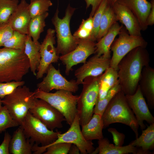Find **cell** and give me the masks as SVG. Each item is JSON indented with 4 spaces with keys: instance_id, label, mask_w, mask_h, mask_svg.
Instances as JSON below:
<instances>
[{
    "instance_id": "1",
    "label": "cell",
    "mask_w": 154,
    "mask_h": 154,
    "mask_svg": "<svg viewBox=\"0 0 154 154\" xmlns=\"http://www.w3.org/2000/svg\"><path fill=\"white\" fill-rule=\"evenodd\" d=\"M149 58L146 48L136 47L120 61L117 66L118 81L121 90L125 95L135 92L143 68L149 65Z\"/></svg>"
},
{
    "instance_id": "2",
    "label": "cell",
    "mask_w": 154,
    "mask_h": 154,
    "mask_svg": "<svg viewBox=\"0 0 154 154\" xmlns=\"http://www.w3.org/2000/svg\"><path fill=\"white\" fill-rule=\"evenodd\" d=\"M30 67L24 49L0 48V82L22 81Z\"/></svg>"
},
{
    "instance_id": "3",
    "label": "cell",
    "mask_w": 154,
    "mask_h": 154,
    "mask_svg": "<svg viewBox=\"0 0 154 154\" xmlns=\"http://www.w3.org/2000/svg\"><path fill=\"white\" fill-rule=\"evenodd\" d=\"M104 128L110 125L120 123L129 126L138 137V128L135 116L127 101L125 95L120 90L112 98L102 116Z\"/></svg>"
},
{
    "instance_id": "4",
    "label": "cell",
    "mask_w": 154,
    "mask_h": 154,
    "mask_svg": "<svg viewBox=\"0 0 154 154\" xmlns=\"http://www.w3.org/2000/svg\"><path fill=\"white\" fill-rule=\"evenodd\" d=\"M36 97L46 102L64 116L67 124L70 125L77 113V105L79 96L65 90H59L54 93L43 92L37 88L34 92Z\"/></svg>"
},
{
    "instance_id": "5",
    "label": "cell",
    "mask_w": 154,
    "mask_h": 154,
    "mask_svg": "<svg viewBox=\"0 0 154 154\" xmlns=\"http://www.w3.org/2000/svg\"><path fill=\"white\" fill-rule=\"evenodd\" d=\"M76 8L69 4L66 9L64 16L62 19L58 16V5L52 22L55 28L57 37V46L56 47L57 54L61 55L66 54L74 49L77 46L79 40L71 33L70 21Z\"/></svg>"
},
{
    "instance_id": "6",
    "label": "cell",
    "mask_w": 154,
    "mask_h": 154,
    "mask_svg": "<svg viewBox=\"0 0 154 154\" xmlns=\"http://www.w3.org/2000/svg\"><path fill=\"white\" fill-rule=\"evenodd\" d=\"M37 98L34 92L23 85L17 88L2 99V102L12 118L20 125L29 110L34 106Z\"/></svg>"
},
{
    "instance_id": "7",
    "label": "cell",
    "mask_w": 154,
    "mask_h": 154,
    "mask_svg": "<svg viewBox=\"0 0 154 154\" xmlns=\"http://www.w3.org/2000/svg\"><path fill=\"white\" fill-rule=\"evenodd\" d=\"M100 76L86 78L77 105L80 125L87 123L94 114V109L98 99Z\"/></svg>"
},
{
    "instance_id": "8",
    "label": "cell",
    "mask_w": 154,
    "mask_h": 154,
    "mask_svg": "<svg viewBox=\"0 0 154 154\" xmlns=\"http://www.w3.org/2000/svg\"><path fill=\"white\" fill-rule=\"evenodd\" d=\"M26 137L33 144L47 146L55 141L60 133L48 129L29 111L20 125Z\"/></svg>"
},
{
    "instance_id": "9",
    "label": "cell",
    "mask_w": 154,
    "mask_h": 154,
    "mask_svg": "<svg viewBox=\"0 0 154 154\" xmlns=\"http://www.w3.org/2000/svg\"><path fill=\"white\" fill-rule=\"evenodd\" d=\"M123 27L118 37L114 40L110 47L112 52L110 67L117 71L118 64L121 60L133 49L138 47L146 48L147 42L142 36L130 35Z\"/></svg>"
},
{
    "instance_id": "10",
    "label": "cell",
    "mask_w": 154,
    "mask_h": 154,
    "mask_svg": "<svg viewBox=\"0 0 154 154\" xmlns=\"http://www.w3.org/2000/svg\"><path fill=\"white\" fill-rule=\"evenodd\" d=\"M68 130L63 133L58 134L56 139L50 144L46 146H39L38 150L40 153L46 151L47 147L51 145L59 143H71L76 145L82 154H91L95 149L92 141L87 140L84 137L80 128L79 117L78 113L70 125Z\"/></svg>"
},
{
    "instance_id": "11",
    "label": "cell",
    "mask_w": 154,
    "mask_h": 154,
    "mask_svg": "<svg viewBox=\"0 0 154 154\" xmlns=\"http://www.w3.org/2000/svg\"><path fill=\"white\" fill-rule=\"evenodd\" d=\"M29 111L51 130L62 128V122L66 121L64 116L60 112L41 99L37 98L34 106Z\"/></svg>"
},
{
    "instance_id": "12",
    "label": "cell",
    "mask_w": 154,
    "mask_h": 154,
    "mask_svg": "<svg viewBox=\"0 0 154 154\" xmlns=\"http://www.w3.org/2000/svg\"><path fill=\"white\" fill-rule=\"evenodd\" d=\"M46 75L43 80L37 84V88L44 92H49L53 90H65L75 93L78 89L76 81L68 80L56 69L52 64L49 66Z\"/></svg>"
},
{
    "instance_id": "13",
    "label": "cell",
    "mask_w": 154,
    "mask_h": 154,
    "mask_svg": "<svg viewBox=\"0 0 154 154\" xmlns=\"http://www.w3.org/2000/svg\"><path fill=\"white\" fill-rule=\"evenodd\" d=\"M55 31L49 28L43 41L40 44V59L37 72V79L42 78L46 73L49 65L53 63H56L59 59V56L57 54L55 44Z\"/></svg>"
},
{
    "instance_id": "14",
    "label": "cell",
    "mask_w": 154,
    "mask_h": 154,
    "mask_svg": "<svg viewBox=\"0 0 154 154\" xmlns=\"http://www.w3.org/2000/svg\"><path fill=\"white\" fill-rule=\"evenodd\" d=\"M96 50L95 42L88 40H79L74 49L59 56V59L65 66L66 75L69 74L74 66L85 63L90 56L96 53Z\"/></svg>"
},
{
    "instance_id": "15",
    "label": "cell",
    "mask_w": 154,
    "mask_h": 154,
    "mask_svg": "<svg viewBox=\"0 0 154 154\" xmlns=\"http://www.w3.org/2000/svg\"><path fill=\"white\" fill-rule=\"evenodd\" d=\"M111 58L96 54L74 72L76 82L78 85L83 84L84 80L89 77H97L101 75L110 66Z\"/></svg>"
},
{
    "instance_id": "16",
    "label": "cell",
    "mask_w": 154,
    "mask_h": 154,
    "mask_svg": "<svg viewBox=\"0 0 154 154\" xmlns=\"http://www.w3.org/2000/svg\"><path fill=\"white\" fill-rule=\"evenodd\" d=\"M125 96L129 107L135 115L138 124L141 129L143 130L145 127L144 121L149 124L154 123V117L149 110L139 85L133 94Z\"/></svg>"
},
{
    "instance_id": "17",
    "label": "cell",
    "mask_w": 154,
    "mask_h": 154,
    "mask_svg": "<svg viewBox=\"0 0 154 154\" xmlns=\"http://www.w3.org/2000/svg\"><path fill=\"white\" fill-rule=\"evenodd\" d=\"M118 21L124 25L130 35L142 36L139 24L131 11L126 7L116 2L112 6Z\"/></svg>"
},
{
    "instance_id": "18",
    "label": "cell",
    "mask_w": 154,
    "mask_h": 154,
    "mask_svg": "<svg viewBox=\"0 0 154 154\" xmlns=\"http://www.w3.org/2000/svg\"><path fill=\"white\" fill-rule=\"evenodd\" d=\"M28 4L25 0H21L11 15L8 21L14 31L28 34V27L31 19Z\"/></svg>"
},
{
    "instance_id": "19",
    "label": "cell",
    "mask_w": 154,
    "mask_h": 154,
    "mask_svg": "<svg viewBox=\"0 0 154 154\" xmlns=\"http://www.w3.org/2000/svg\"><path fill=\"white\" fill-rule=\"evenodd\" d=\"M116 2L131 11L137 19L142 31L147 29L146 20L151 7L150 2L147 0H117Z\"/></svg>"
},
{
    "instance_id": "20",
    "label": "cell",
    "mask_w": 154,
    "mask_h": 154,
    "mask_svg": "<svg viewBox=\"0 0 154 154\" xmlns=\"http://www.w3.org/2000/svg\"><path fill=\"white\" fill-rule=\"evenodd\" d=\"M150 109L154 108V69L149 65L142 70L139 85Z\"/></svg>"
},
{
    "instance_id": "21",
    "label": "cell",
    "mask_w": 154,
    "mask_h": 154,
    "mask_svg": "<svg viewBox=\"0 0 154 154\" xmlns=\"http://www.w3.org/2000/svg\"><path fill=\"white\" fill-rule=\"evenodd\" d=\"M33 145L26 137L20 126L11 137L9 146L10 154H31Z\"/></svg>"
},
{
    "instance_id": "22",
    "label": "cell",
    "mask_w": 154,
    "mask_h": 154,
    "mask_svg": "<svg viewBox=\"0 0 154 154\" xmlns=\"http://www.w3.org/2000/svg\"><path fill=\"white\" fill-rule=\"evenodd\" d=\"M123 27L117 22L110 28L106 34L96 43V53L106 58H111L110 47L116 37Z\"/></svg>"
},
{
    "instance_id": "23",
    "label": "cell",
    "mask_w": 154,
    "mask_h": 154,
    "mask_svg": "<svg viewBox=\"0 0 154 154\" xmlns=\"http://www.w3.org/2000/svg\"><path fill=\"white\" fill-rule=\"evenodd\" d=\"M129 144L137 148V154H151L154 148V123L142 130L141 135Z\"/></svg>"
},
{
    "instance_id": "24",
    "label": "cell",
    "mask_w": 154,
    "mask_h": 154,
    "mask_svg": "<svg viewBox=\"0 0 154 154\" xmlns=\"http://www.w3.org/2000/svg\"><path fill=\"white\" fill-rule=\"evenodd\" d=\"M82 127V134L87 140H98L104 138L103 123L102 116L99 114H94L88 122Z\"/></svg>"
},
{
    "instance_id": "25",
    "label": "cell",
    "mask_w": 154,
    "mask_h": 154,
    "mask_svg": "<svg viewBox=\"0 0 154 154\" xmlns=\"http://www.w3.org/2000/svg\"><path fill=\"white\" fill-rule=\"evenodd\" d=\"M98 147L92 154H137V148L129 144L124 146H117L110 143L108 139L104 137L98 141Z\"/></svg>"
},
{
    "instance_id": "26",
    "label": "cell",
    "mask_w": 154,
    "mask_h": 154,
    "mask_svg": "<svg viewBox=\"0 0 154 154\" xmlns=\"http://www.w3.org/2000/svg\"><path fill=\"white\" fill-rule=\"evenodd\" d=\"M40 44L38 41L37 42L33 41L29 35H27L24 52L29 61L30 69L33 74L35 76L40 59Z\"/></svg>"
},
{
    "instance_id": "27",
    "label": "cell",
    "mask_w": 154,
    "mask_h": 154,
    "mask_svg": "<svg viewBox=\"0 0 154 154\" xmlns=\"http://www.w3.org/2000/svg\"><path fill=\"white\" fill-rule=\"evenodd\" d=\"M118 83L117 71L110 66L100 76L98 100L103 99L109 91Z\"/></svg>"
},
{
    "instance_id": "28",
    "label": "cell",
    "mask_w": 154,
    "mask_h": 154,
    "mask_svg": "<svg viewBox=\"0 0 154 154\" xmlns=\"http://www.w3.org/2000/svg\"><path fill=\"white\" fill-rule=\"evenodd\" d=\"M117 21L112 7L107 5L102 16L97 41L105 35L111 27Z\"/></svg>"
},
{
    "instance_id": "29",
    "label": "cell",
    "mask_w": 154,
    "mask_h": 154,
    "mask_svg": "<svg viewBox=\"0 0 154 154\" xmlns=\"http://www.w3.org/2000/svg\"><path fill=\"white\" fill-rule=\"evenodd\" d=\"M46 12L42 15L31 18L28 27V34L35 42L38 41L41 33L44 31L46 26L45 19L48 15Z\"/></svg>"
},
{
    "instance_id": "30",
    "label": "cell",
    "mask_w": 154,
    "mask_h": 154,
    "mask_svg": "<svg viewBox=\"0 0 154 154\" xmlns=\"http://www.w3.org/2000/svg\"><path fill=\"white\" fill-rule=\"evenodd\" d=\"M19 2L16 0H0V25L8 22Z\"/></svg>"
},
{
    "instance_id": "31",
    "label": "cell",
    "mask_w": 154,
    "mask_h": 154,
    "mask_svg": "<svg viewBox=\"0 0 154 154\" xmlns=\"http://www.w3.org/2000/svg\"><path fill=\"white\" fill-rule=\"evenodd\" d=\"M52 4L50 0L30 1L29 5V10L31 18L47 12L49 8Z\"/></svg>"
},
{
    "instance_id": "32",
    "label": "cell",
    "mask_w": 154,
    "mask_h": 154,
    "mask_svg": "<svg viewBox=\"0 0 154 154\" xmlns=\"http://www.w3.org/2000/svg\"><path fill=\"white\" fill-rule=\"evenodd\" d=\"M121 90L119 83L110 90L102 100H97L94 109V114L102 115L106 107L115 95Z\"/></svg>"
},
{
    "instance_id": "33",
    "label": "cell",
    "mask_w": 154,
    "mask_h": 154,
    "mask_svg": "<svg viewBox=\"0 0 154 154\" xmlns=\"http://www.w3.org/2000/svg\"><path fill=\"white\" fill-rule=\"evenodd\" d=\"M27 35L14 31L11 38L3 45L4 47L15 50L24 49Z\"/></svg>"
},
{
    "instance_id": "34",
    "label": "cell",
    "mask_w": 154,
    "mask_h": 154,
    "mask_svg": "<svg viewBox=\"0 0 154 154\" xmlns=\"http://www.w3.org/2000/svg\"><path fill=\"white\" fill-rule=\"evenodd\" d=\"M107 5L106 0H104L93 16V27L90 36V40L97 41L101 18L103 12Z\"/></svg>"
},
{
    "instance_id": "35",
    "label": "cell",
    "mask_w": 154,
    "mask_h": 154,
    "mask_svg": "<svg viewBox=\"0 0 154 154\" xmlns=\"http://www.w3.org/2000/svg\"><path fill=\"white\" fill-rule=\"evenodd\" d=\"M20 125L11 117L6 107L2 106L0 110V133L7 128Z\"/></svg>"
},
{
    "instance_id": "36",
    "label": "cell",
    "mask_w": 154,
    "mask_h": 154,
    "mask_svg": "<svg viewBox=\"0 0 154 154\" xmlns=\"http://www.w3.org/2000/svg\"><path fill=\"white\" fill-rule=\"evenodd\" d=\"M25 84V81L22 80L0 82V98L3 99L12 92L17 88L24 85Z\"/></svg>"
},
{
    "instance_id": "37",
    "label": "cell",
    "mask_w": 154,
    "mask_h": 154,
    "mask_svg": "<svg viewBox=\"0 0 154 154\" xmlns=\"http://www.w3.org/2000/svg\"><path fill=\"white\" fill-rule=\"evenodd\" d=\"M72 144L59 143L48 147L44 154H67Z\"/></svg>"
},
{
    "instance_id": "38",
    "label": "cell",
    "mask_w": 154,
    "mask_h": 154,
    "mask_svg": "<svg viewBox=\"0 0 154 154\" xmlns=\"http://www.w3.org/2000/svg\"><path fill=\"white\" fill-rule=\"evenodd\" d=\"M14 31L8 21L0 25V47L11 38Z\"/></svg>"
},
{
    "instance_id": "39",
    "label": "cell",
    "mask_w": 154,
    "mask_h": 154,
    "mask_svg": "<svg viewBox=\"0 0 154 154\" xmlns=\"http://www.w3.org/2000/svg\"><path fill=\"white\" fill-rule=\"evenodd\" d=\"M108 130L112 135L114 145L117 146H122L125 138V135L122 133L119 132L114 128H109Z\"/></svg>"
},
{
    "instance_id": "40",
    "label": "cell",
    "mask_w": 154,
    "mask_h": 154,
    "mask_svg": "<svg viewBox=\"0 0 154 154\" xmlns=\"http://www.w3.org/2000/svg\"><path fill=\"white\" fill-rule=\"evenodd\" d=\"M11 136L8 132H5L3 140L0 145V154H9V146Z\"/></svg>"
},
{
    "instance_id": "41",
    "label": "cell",
    "mask_w": 154,
    "mask_h": 154,
    "mask_svg": "<svg viewBox=\"0 0 154 154\" xmlns=\"http://www.w3.org/2000/svg\"><path fill=\"white\" fill-rule=\"evenodd\" d=\"M86 8L92 7V10L89 16L93 17L100 5L104 0H84Z\"/></svg>"
},
{
    "instance_id": "42",
    "label": "cell",
    "mask_w": 154,
    "mask_h": 154,
    "mask_svg": "<svg viewBox=\"0 0 154 154\" xmlns=\"http://www.w3.org/2000/svg\"><path fill=\"white\" fill-rule=\"evenodd\" d=\"M150 2L151 7L146 20V24L148 26H152L154 24V0H151Z\"/></svg>"
},
{
    "instance_id": "43",
    "label": "cell",
    "mask_w": 154,
    "mask_h": 154,
    "mask_svg": "<svg viewBox=\"0 0 154 154\" xmlns=\"http://www.w3.org/2000/svg\"><path fill=\"white\" fill-rule=\"evenodd\" d=\"M68 153L70 154H79L80 153L78 148L75 145L72 144L69 149Z\"/></svg>"
},
{
    "instance_id": "44",
    "label": "cell",
    "mask_w": 154,
    "mask_h": 154,
    "mask_svg": "<svg viewBox=\"0 0 154 154\" xmlns=\"http://www.w3.org/2000/svg\"><path fill=\"white\" fill-rule=\"evenodd\" d=\"M107 5L112 6L117 0H106Z\"/></svg>"
},
{
    "instance_id": "45",
    "label": "cell",
    "mask_w": 154,
    "mask_h": 154,
    "mask_svg": "<svg viewBox=\"0 0 154 154\" xmlns=\"http://www.w3.org/2000/svg\"><path fill=\"white\" fill-rule=\"evenodd\" d=\"M2 99L0 98V110L2 107Z\"/></svg>"
},
{
    "instance_id": "46",
    "label": "cell",
    "mask_w": 154,
    "mask_h": 154,
    "mask_svg": "<svg viewBox=\"0 0 154 154\" xmlns=\"http://www.w3.org/2000/svg\"><path fill=\"white\" fill-rule=\"evenodd\" d=\"M33 0H30V1H33Z\"/></svg>"
},
{
    "instance_id": "47",
    "label": "cell",
    "mask_w": 154,
    "mask_h": 154,
    "mask_svg": "<svg viewBox=\"0 0 154 154\" xmlns=\"http://www.w3.org/2000/svg\"><path fill=\"white\" fill-rule=\"evenodd\" d=\"M18 0V1H19V0Z\"/></svg>"
}]
</instances>
